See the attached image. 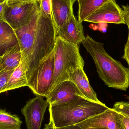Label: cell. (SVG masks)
<instances>
[{"instance_id": "obj_24", "label": "cell", "mask_w": 129, "mask_h": 129, "mask_svg": "<svg viewBox=\"0 0 129 129\" xmlns=\"http://www.w3.org/2000/svg\"><path fill=\"white\" fill-rule=\"evenodd\" d=\"M44 129H83L77 126L73 125L69 126H65L62 128H55L50 125L48 123L45 125L44 128Z\"/></svg>"}, {"instance_id": "obj_1", "label": "cell", "mask_w": 129, "mask_h": 129, "mask_svg": "<svg viewBox=\"0 0 129 129\" xmlns=\"http://www.w3.org/2000/svg\"><path fill=\"white\" fill-rule=\"evenodd\" d=\"M40 9L28 23L14 30L28 82L40 63L54 49L57 36L53 17L45 15Z\"/></svg>"}, {"instance_id": "obj_30", "label": "cell", "mask_w": 129, "mask_h": 129, "mask_svg": "<svg viewBox=\"0 0 129 129\" xmlns=\"http://www.w3.org/2000/svg\"><path fill=\"white\" fill-rule=\"evenodd\" d=\"M1 57H0V58H1Z\"/></svg>"}, {"instance_id": "obj_6", "label": "cell", "mask_w": 129, "mask_h": 129, "mask_svg": "<svg viewBox=\"0 0 129 129\" xmlns=\"http://www.w3.org/2000/svg\"><path fill=\"white\" fill-rule=\"evenodd\" d=\"M3 19L15 30L28 23L40 9L41 0L7 2Z\"/></svg>"}, {"instance_id": "obj_11", "label": "cell", "mask_w": 129, "mask_h": 129, "mask_svg": "<svg viewBox=\"0 0 129 129\" xmlns=\"http://www.w3.org/2000/svg\"><path fill=\"white\" fill-rule=\"evenodd\" d=\"M57 36L74 44L79 45L85 39L82 23L73 15L64 25L57 29Z\"/></svg>"}, {"instance_id": "obj_17", "label": "cell", "mask_w": 129, "mask_h": 129, "mask_svg": "<svg viewBox=\"0 0 129 129\" xmlns=\"http://www.w3.org/2000/svg\"><path fill=\"white\" fill-rule=\"evenodd\" d=\"M78 21L82 23L109 0H77Z\"/></svg>"}, {"instance_id": "obj_19", "label": "cell", "mask_w": 129, "mask_h": 129, "mask_svg": "<svg viewBox=\"0 0 129 129\" xmlns=\"http://www.w3.org/2000/svg\"><path fill=\"white\" fill-rule=\"evenodd\" d=\"M125 13V23L128 26L129 29L128 37L127 42L125 45L124 54L122 58L125 60L129 65V4L122 6Z\"/></svg>"}, {"instance_id": "obj_20", "label": "cell", "mask_w": 129, "mask_h": 129, "mask_svg": "<svg viewBox=\"0 0 129 129\" xmlns=\"http://www.w3.org/2000/svg\"><path fill=\"white\" fill-rule=\"evenodd\" d=\"M14 70L0 71V94L4 92L9 78Z\"/></svg>"}, {"instance_id": "obj_28", "label": "cell", "mask_w": 129, "mask_h": 129, "mask_svg": "<svg viewBox=\"0 0 129 129\" xmlns=\"http://www.w3.org/2000/svg\"><path fill=\"white\" fill-rule=\"evenodd\" d=\"M6 1V0H0V2H2L4 1Z\"/></svg>"}, {"instance_id": "obj_10", "label": "cell", "mask_w": 129, "mask_h": 129, "mask_svg": "<svg viewBox=\"0 0 129 129\" xmlns=\"http://www.w3.org/2000/svg\"><path fill=\"white\" fill-rule=\"evenodd\" d=\"M83 97L76 86L71 81L65 80L58 84L47 98L49 105L63 104Z\"/></svg>"}, {"instance_id": "obj_8", "label": "cell", "mask_w": 129, "mask_h": 129, "mask_svg": "<svg viewBox=\"0 0 129 129\" xmlns=\"http://www.w3.org/2000/svg\"><path fill=\"white\" fill-rule=\"evenodd\" d=\"M49 104L41 96L29 99L21 109L27 129H41L44 116Z\"/></svg>"}, {"instance_id": "obj_7", "label": "cell", "mask_w": 129, "mask_h": 129, "mask_svg": "<svg viewBox=\"0 0 129 129\" xmlns=\"http://www.w3.org/2000/svg\"><path fill=\"white\" fill-rule=\"evenodd\" d=\"M85 21L96 23H108L126 24L124 11L117 4L115 0L108 1Z\"/></svg>"}, {"instance_id": "obj_5", "label": "cell", "mask_w": 129, "mask_h": 129, "mask_svg": "<svg viewBox=\"0 0 129 129\" xmlns=\"http://www.w3.org/2000/svg\"><path fill=\"white\" fill-rule=\"evenodd\" d=\"M54 48L39 65L28 81V86L37 96L46 97L50 94L54 70Z\"/></svg>"}, {"instance_id": "obj_14", "label": "cell", "mask_w": 129, "mask_h": 129, "mask_svg": "<svg viewBox=\"0 0 129 129\" xmlns=\"http://www.w3.org/2000/svg\"><path fill=\"white\" fill-rule=\"evenodd\" d=\"M19 44L14 30L0 18V57Z\"/></svg>"}, {"instance_id": "obj_21", "label": "cell", "mask_w": 129, "mask_h": 129, "mask_svg": "<svg viewBox=\"0 0 129 129\" xmlns=\"http://www.w3.org/2000/svg\"><path fill=\"white\" fill-rule=\"evenodd\" d=\"M113 108L118 113H121L129 118V103L125 102H116Z\"/></svg>"}, {"instance_id": "obj_25", "label": "cell", "mask_w": 129, "mask_h": 129, "mask_svg": "<svg viewBox=\"0 0 129 129\" xmlns=\"http://www.w3.org/2000/svg\"><path fill=\"white\" fill-rule=\"evenodd\" d=\"M7 0L0 2V18L3 19L4 13L7 5Z\"/></svg>"}, {"instance_id": "obj_18", "label": "cell", "mask_w": 129, "mask_h": 129, "mask_svg": "<svg viewBox=\"0 0 129 129\" xmlns=\"http://www.w3.org/2000/svg\"><path fill=\"white\" fill-rule=\"evenodd\" d=\"M22 123L18 116L0 108V129H21Z\"/></svg>"}, {"instance_id": "obj_2", "label": "cell", "mask_w": 129, "mask_h": 129, "mask_svg": "<svg viewBox=\"0 0 129 129\" xmlns=\"http://www.w3.org/2000/svg\"><path fill=\"white\" fill-rule=\"evenodd\" d=\"M92 57L99 76L108 87L126 91L129 87V68L124 67L107 53L101 42L87 35L82 42Z\"/></svg>"}, {"instance_id": "obj_13", "label": "cell", "mask_w": 129, "mask_h": 129, "mask_svg": "<svg viewBox=\"0 0 129 129\" xmlns=\"http://www.w3.org/2000/svg\"><path fill=\"white\" fill-rule=\"evenodd\" d=\"M68 80L73 82L85 98L96 102H101L97 94L89 83L88 79L83 70V67L78 68L70 74Z\"/></svg>"}, {"instance_id": "obj_3", "label": "cell", "mask_w": 129, "mask_h": 129, "mask_svg": "<svg viewBox=\"0 0 129 129\" xmlns=\"http://www.w3.org/2000/svg\"><path fill=\"white\" fill-rule=\"evenodd\" d=\"M108 108L101 102H96L83 97L60 104L49 105L48 123L55 128L76 125Z\"/></svg>"}, {"instance_id": "obj_22", "label": "cell", "mask_w": 129, "mask_h": 129, "mask_svg": "<svg viewBox=\"0 0 129 129\" xmlns=\"http://www.w3.org/2000/svg\"><path fill=\"white\" fill-rule=\"evenodd\" d=\"M40 11L48 16H52L51 0H41Z\"/></svg>"}, {"instance_id": "obj_4", "label": "cell", "mask_w": 129, "mask_h": 129, "mask_svg": "<svg viewBox=\"0 0 129 129\" xmlns=\"http://www.w3.org/2000/svg\"><path fill=\"white\" fill-rule=\"evenodd\" d=\"M54 51V70L50 92L58 84L68 80L71 73L85 64L79 45L68 42L59 36L57 37Z\"/></svg>"}, {"instance_id": "obj_26", "label": "cell", "mask_w": 129, "mask_h": 129, "mask_svg": "<svg viewBox=\"0 0 129 129\" xmlns=\"http://www.w3.org/2000/svg\"><path fill=\"white\" fill-rule=\"evenodd\" d=\"M38 0H7V2H33Z\"/></svg>"}, {"instance_id": "obj_27", "label": "cell", "mask_w": 129, "mask_h": 129, "mask_svg": "<svg viewBox=\"0 0 129 129\" xmlns=\"http://www.w3.org/2000/svg\"><path fill=\"white\" fill-rule=\"evenodd\" d=\"M86 129H108L105 128H101V127H94V128H88Z\"/></svg>"}, {"instance_id": "obj_12", "label": "cell", "mask_w": 129, "mask_h": 129, "mask_svg": "<svg viewBox=\"0 0 129 129\" xmlns=\"http://www.w3.org/2000/svg\"><path fill=\"white\" fill-rule=\"evenodd\" d=\"M76 0H51L52 16L57 30L74 15L73 5Z\"/></svg>"}, {"instance_id": "obj_29", "label": "cell", "mask_w": 129, "mask_h": 129, "mask_svg": "<svg viewBox=\"0 0 129 129\" xmlns=\"http://www.w3.org/2000/svg\"><path fill=\"white\" fill-rule=\"evenodd\" d=\"M1 58H0V60H1Z\"/></svg>"}, {"instance_id": "obj_23", "label": "cell", "mask_w": 129, "mask_h": 129, "mask_svg": "<svg viewBox=\"0 0 129 129\" xmlns=\"http://www.w3.org/2000/svg\"><path fill=\"white\" fill-rule=\"evenodd\" d=\"M121 122L125 129H129V118L125 115L119 113Z\"/></svg>"}, {"instance_id": "obj_9", "label": "cell", "mask_w": 129, "mask_h": 129, "mask_svg": "<svg viewBox=\"0 0 129 129\" xmlns=\"http://www.w3.org/2000/svg\"><path fill=\"white\" fill-rule=\"evenodd\" d=\"M75 125L83 129L94 127L108 129H125L119 113L113 108H110L104 113L90 117Z\"/></svg>"}, {"instance_id": "obj_15", "label": "cell", "mask_w": 129, "mask_h": 129, "mask_svg": "<svg viewBox=\"0 0 129 129\" xmlns=\"http://www.w3.org/2000/svg\"><path fill=\"white\" fill-rule=\"evenodd\" d=\"M21 49L19 44L6 52L0 60V71L14 70L21 62Z\"/></svg>"}, {"instance_id": "obj_16", "label": "cell", "mask_w": 129, "mask_h": 129, "mask_svg": "<svg viewBox=\"0 0 129 129\" xmlns=\"http://www.w3.org/2000/svg\"><path fill=\"white\" fill-rule=\"evenodd\" d=\"M28 82L25 70L22 62L11 75L4 92L28 86Z\"/></svg>"}]
</instances>
